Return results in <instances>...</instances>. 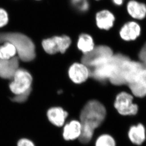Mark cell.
I'll use <instances>...</instances> for the list:
<instances>
[{
	"label": "cell",
	"mask_w": 146,
	"mask_h": 146,
	"mask_svg": "<svg viewBox=\"0 0 146 146\" xmlns=\"http://www.w3.org/2000/svg\"><path fill=\"white\" fill-rule=\"evenodd\" d=\"M96 1H100V0H96Z\"/></svg>",
	"instance_id": "cell-24"
},
{
	"label": "cell",
	"mask_w": 146,
	"mask_h": 146,
	"mask_svg": "<svg viewBox=\"0 0 146 146\" xmlns=\"http://www.w3.org/2000/svg\"><path fill=\"white\" fill-rule=\"evenodd\" d=\"M119 37L125 42H131L139 38L141 34V27L137 21H128L119 29Z\"/></svg>",
	"instance_id": "cell-7"
},
{
	"label": "cell",
	"mask_w": 146,
	"mask_h": 146,
	"mask_svg": "<svg viewBox=\"0 0 146 146\" xmlns=\"http://www.w3.org/2000/svg\"><path fill=\"white\" fill-rule=\"evenodd\" d=\"M128 136L131 142L135 145H141L146 139V129L142 123L133 125L129 128Z\"/></svg>",
	"instance_id": "cell-12"
},
{
	"label": "cell",
	"mask_w": 146,
	"mask_h": 146,
	"mask_svg": "<svg viewBox=\"0 0 146 146\" xmlns=\"http://www.w3.org/2000/svg\"><path fill=\"white\" fill-rule=\"evenodd\" d=\"M71 43V40L66 35L54 36L45 39L42 41V46L44 50L49 54H55L60 52L63 54L66 51Z\"/></svg>",
	"instance_id": "cell-6"
},
{
	"label": "cell",
	"mask_w": 146,
	"mask_h": 146,
	"mask_svg": "<svg viewBox=\"0 0 146 146\" xmlns=\"http://www.w3.org/2000/svg\"><path fill=\"white\" fill-rule=\"evenodd\" d=\"M31 92V88L29 89V90L25 92L24 93H21V94L16 95L15 96H14L13 98H12L11 100L14 102L16 103H21L27 101V99H28L29 96H30Z\"/></svg>",
	"instance_id": "cell-19"
},
{
	"label": "cell",
	"mask_w": 146,
	"mask_h": 146,
	"mask_svg": "<svg viewBox=\"0 0 146 146\" xmlns=\"http://www.w3.org/2000/svg\"><path fill=\"white\" fill-rule=\"evenodd\" d=\"M115 20V15L108 10H101L96 14V24L100 30L109 31L113 27Z\"/></svg>",
	"instance_id": "cell-10"
},
{
	"label": "cell",
	"mask_w": 146,
	"mask_h": 146,
	"mask_svg": "<svg viewBox=\"0 0 146 146\" xmlns=\"http://www.w3.org/2000/svg\"><path fill=\"white\" fill-rule=\"evenodd\" d=\"M141 60L143 61L144 63L146 65V46H144L143 48L142 49L141 52Z\"/></svg>",
	"instance_id": "cell-22"
},
{
	"label": "cell",
	"mask_w": 146,
	"mask_h": 146,
	"mask_svg": "<svg viewBox=\"0 0 146 146\" xmlns=\"http://www.w3.org/2000/svg\"><path fill=\"white\" fill-rule=\"evenodd\" d=\"M96 146H116L115 139L109 134H103L96 141Z\"/></svg>",
	"instance_id": "cell-17"
},
{
	"label": "cell",
	"mask_w": 146,
	"mask_h": 146,
	"mask_svg": "<svg viewBox=\"0 0 146 146\" xmlns=\"http://www.w3.org/2000/svg\"><path fill=\"white\" fill-rule=\"evenodd\" d=\"M9 85L10 90L15 95L24 93L31 88L33 77L25 69L19 68Z\"/></svg>",
	"instance_id": "cell-5"
},
{
	"label": "cell",
	"mask_w": 146,
	"mask_h": 146,
	"mask_svg": "<svg viewBox=\"0 0 146 146\" xmlns=\"http://www.w3.org/2000/svg\"><path fill=\"white\" fill-rule=\"evenodd\" d=\"M9 42L13 44L17 51L19 59L30 62L36 57L35 46L33 40L27 36L19 33H0V43Z\"/></svg>",
	"instance_id": "cell-2"
},
{
	"label": "cell",
	"mask_w": 146,
	"mask_h": 146,
	"mask_svg": "<svg viewBox=\"0 0 146 146\" xmlns=\"http://www.w3.org/2000/svg\"><path fill=\"white\" fill-rule=\"evenodd\" d=\"M71 3L73 7L80 12H86L89 9L88 0H71Z\"/></svg>",
	"instance_id": "cell-18"
},
{
	"label": "cell",
	"mask_w": 146,
	"mask_h": 146,
	"mask_svg": "<svg viewBox=\"0 0 146 146\" xmlns=\"http://www.w3.org/2000/svg\"><path fill=\"white\" fill-rule=\"evenodd\" d=\"M114 5L117 6L122 5L123 3V0H111Z\"/></svg>",
	"instance_id": "cell-23"
},
{
	"label": "cell",
	"mask_w": 146,
	"mask_h": 146,
	"mask_svg": "<svg viewBox=\"0 0 146 146\" xmlns=\"http://www.w3.org/2000/svg\"><path fill=\"white\" fill-rule=\"evenodd\" d=\"M113 56L112 50L108 46H95L93 50L84 54L82 58V63L88 68H94L109 59Z\"/></svg>",
	"instance_id": "cell-4"
},
{
	"label": "cell",
	"mask_w": 146,
	"mask_h": 146,
	"mask_svg": "<svg viewBox=\"0 0 146 146\" xmlns=\"http://www.w3.org/2000/svg\"><path fill=\"white\" fill-rule=\"evenodd\" d=\"M106 107L97 100H91L85 105L80 113L81 133L78 138L83 144L90 142L94 131L103 123L106 116Z\"/></svg>",
	"instance_id": "cell-1"
},
{
	"label": "cell",
	"mask_w": 146,
	"mask_h": 146,
	"mask_svg": "<svg viewBox=\"0 0 146 146\" xmlns=\"http://www.w3.org/2000/svg\"><path fill=\"white\" fill-rule=\"evenodd\" d=\"M49 121L56 126L61 127L65 123L68 113L61 107H53L47 112Z\"/></svg>",
	"instance_id": "cell-14"
},
{
	"label": "cell",
	"mask_w": 146,
	"mask_h": 146,
	"mask_svg": "<svg viewBox=\"0 0 146 146\" xmlns=\"http://www.w3.org/2000/svg\"><path fill=\"white\" fill-rule=\"evenodd\" d=\"M8 13L4 8L0 7V28L6 25L9 22Z\"/></svg>",
	"instance_id": "cell-20"
},
{
	"label": "cell",
	"mask_w": 146,
	"mask_h": 146,
	"mask_svg": "<svg viewBox=\"0 0 146 146\" xmlns=\"http://www.w3.org/2000/svg\"><path fill=\"white\" fill-rule=\"evenodd\" d=\"M77 47L84 54L91 52L95 47L93 38L89 34L85 33L81 34L79 36Z\"/></svg>",
	"instance_id": "cell-15"
},
{
	"label": "cell",
	"mask_w": 146,
	"mask_h": 146,
	"mask_svg": "<svg viewBox=\"0 0 146 146\" xmlns=\"http://www.w3.org/2000/svg\"><path fill=\"white\" fill-rule=\"evenodd\" d=\"M81 133V124L80 121L72 120L64 127L63 136L66 141H73L79 138Z\"/></svg>",
	"instance_id": "cell-13"
},
{
	"label": "cell",
	"mask_w": 146,
	"mask_h": 146,
	"mask_svg": "<svg viewBox=\"0 0 146 146\" xmlns=\"http://www.w3.org/2000/svg\"><path fill=\"white\" fill-rule=\"evenodd\" d=\"M19 58L18 56L9 59L0 58V77L11 79L19 68Z\"/></svg>",
	"instance_id": "cell-8"
},
{
	"label": "cell",
	"mask_w": 146,
	"mask_h": 146,
	"mask_svg": "<svg viewBox=\"0 0 146 146\" xmlns=\"http://www.w3.org/2000/svg\"><path fill=\"white\" fill-rule=\"evenodd\" d=\"M114 107L122 116H134L139 111V106L134 102L133 94L126 91L120 92L116 96Z\"/></svg>",
	"instance_id": "cell-3"
},
{
	"label": "cell",
	"mask_w": 146,
	"mask_h": 146,
	"mask_svg": "<svg viewBox=\"0 0 146 146\" xmlns=\"http://www.w3.org/2000/svg\"><path fill=\"white\" fill-rule=\"evenodd\" d=\"M17 54V51L14 45L9 42H3L0 46V58L9 59L13 58Z\"/></svg>",
	"instance_id": "cell-16"
},
{
	"label": "cell",
	"mask_w": 146,
	"mask_h": 146,
	"mask_svg": "<svg viewBox=\"0 0 146 146\" xmlns=\"http://www.w3.org/2000/svg\"><path fill=\"white\" fill-rule=\"evenodd\" d=\"M127 11L135 20H144L146 17V4L136 0H130L126 6Z\"/></svg>",
	"instance_id": "cell-11"
},
{
	"label": "cell",
	"mask_w": 146,
	"mask_h": 146,
	"mask_svg": "<svg viewBox=\"0 0 146 146\" xmlns=\"http://www.w3.org/2000/svg\"><path fill=\"white\" fill-rule=\"evenodd\" d=\"M17 146H35V145L30 139L23 138L18 141L17 143Z\"/></svg>",
	"instance_id": "cell-21"
},
{
	"label": "cell",
	"mask_w": 146,
	"mask_h": 146,
	"mask_svg": "<svg viewBox=\"0 0 146 146\" xmlns=\"http://www.w3.org/2000/svg\"><path fill=\"white\" fill-rule=\"evenodd\" d=\"M36 1H40V0H36Z\"/></svg>",
	"instance_id": "cell-25"
},
{
	"label": "cell",
	"mask_w": 146,
	"mask_h": 146,
	"mask_svg": "<svg viewBox=\"0 0 146 146\" xmlns=\"http://www.w3.org/2000/svg\"><path fill=\"white\" fill-rule=\"evenodd\" d=\"M68 74L73 82L81 84L90 76V71L88 68L84 64L76 63L69 68Z\"/></svg>",
	"instance_id": "cell-9"
}]
</instances>
